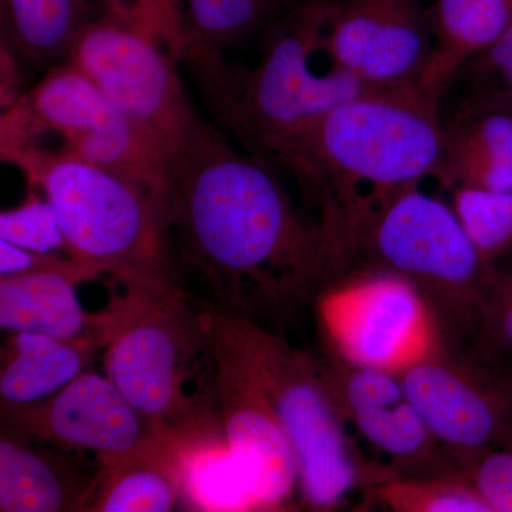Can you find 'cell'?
Returning a JSON list of instances; mask_svg holds the SVG:
<instances>
[{
  "instance_id": "obj_29",
  "label": "cell",
  "mask_w": 512,
  "mask_h": 512,
  "mask_svg": "<svg viewBox=\"0 0 512 512\" xmlns=\"http://www.w3.org/2000/svg\"><path fill=\"white\" fill-rule=\"evenodd\" d=\"M487 338L512 353V264L501 271L491 266L480 311Z\"/></svg>"
},
{
  "instance_id": "obj_11",
  "label": "cell",
  "mask_w": 512,
  "mask_h": 512,
  "mask_svg": "<svg viewBox=\"0 0 512 512\" xmlns=\"http://www.w3.org/2000/svg\"><path fill=\"white\" fill-rule=\"evenodd\" d=\"M2 413L9 430L89 451L100 468L117 466L177 439L173 430L138 412L109 377L90 369L46 402Z\"/></svg>"
},
{
  "instance_id": "obj_34",
  "label": "cell",
  "mask_w": 512,
  "mask_h": 512,
  "mask_svg": "<svg viewBox=\"0 0 512 512\" xmlns=\"http://www.w3.org/2000/svg\"><path fill=\"white\" fill-rule=\"evenodd\" d=\"M508 446H512V441H511V443H510V444H508Z\"/></svg>"
},
{
  "instance_id": "obj_26",
  "label": "cell",
  "mask_w": 512,
  "mask_h": 512,
  "mask_svg": "<svg viewBox=\"0 0 512 512\" xmlns=\"http://www.w3.org/2000/svg\"><path fill=\"white\" fill-rule=\"evenodd\" d=\"M453 208L488 265L512 254V191L454 188Z\"/></svg>"
},
{
  "instance_id": "obj_12",
  "label": "cell",
  "mask_w": 512,
  "mask_h": 512,
  "mask_svg": "<svg viewBox=\"0 0 512 512\" xmlns=\"http://www.w3.org/2000/svg\"><path fill=\"white\" fill-rule=\"evenodd\" d=\"M434 49L420 0H335L323 55L375 89L419 86Z\"/></svg>"
},
{
  "instance_id": "obj_15",
  "label": "cell",
  "mask_w": 512,
  "mask_h": 512,
  "mask_svg": "<svg viewBox=\"0 0 512 512\" xmlns=\"http://www.w3.org/2000/svg\"><path fill=\"white\" fill-rule=\"evenodd\" d=\"M325 372L346 423L370 446L400 468L439 466L440 444L410 400L402 376L336 360Z\"/></svg>"
},
{
  "instance_id": "obj_31",
  "label": "cell",
  "mask_w": 512,
  "mask_h": 512,
  "mask_svg": "<svg viewBox=\"0 0 512 512\" xmlns=\"http://www.w3.org/2000/svg\"><path fill=\"white\" fill-rule=\"evenodd\" d=\"M464 70L488 83L484 90L512 94V22L500 39Z\"/></svg>"
},
{
  "instance_id": "obj_4",
  "label": "cell",
  "mask_w": 512,
  "mask_h": 512,
  "mask_svg": "<svg viewBox=\"0 0 512 512\" xmlns=\"http://www.w3.org/2000/svg\"><path fill=\"white\" fill-rule=\"evenodd\" d=\"M335 0H303L266 39L254 69L234 79L220 56L195 62L222 119L255 156L272 157L340 104L373 92L355 74L315 69Z\"/></svg>"
},
{
  "instance_id": "obj_28",
  "label": "cell",
  "mask_w": 512,
  "mask_h": 512,
  "mask_svg": "<svg viewBox=\"0 0 512 512\" xmlns=\"http://www.w3.org/2000/svg\"><path fill=\"white\" fill-rule=\"evenodd\" d=\"M0 239L39 254H66L59 215L52 202L30 191L25 201L0 214Z\"/></svg>"
},
{
  "instance_id": "obj_20",
  "label": "cell",
  "mask_w": 512,
  "mask_h": 512,
  "mask_svg": "<svg viewBox=\"0 0 512 512\" xmlns=\"http://www.w3.org/2000/svg\"><path fill=\"white\" fill-rule=\"evenodd\" d=\"M0 375L2 409H26L62 392L89 370L100 350L97 340L60 339L40 333H12Z\"/></svg>"
},
{
  "instance_id": "obj_27",
  "label": "cell",
  "mask_w": 512,
  "mask_h": 512,
  "mask_svg": "<svg viewBox=\"0 0 512 512\" xmlns=\"http://www.w3.org/2000/svg\"><path fill=\"white\" fill-rule=\"evenodd\" d=\"M103 18L150 37L175 60L190 50V30L184 0H97Z\"/></svg>"
},
{
  "instance_id": "obj_1",
  "label": "cell",
  "mask_w": 512,
  "mask_h": 512,
  "mask_svg": "<svg viewBox=\"0 0 512 512\" xmlns=\"http://www.w3.org/2000/svg\"><path fill=\"white\" fill-rule=\"evenodd\" d=\"M167 212L175 254L225 311L301 301L332 266L322 224L205 121L171 160Z\"/></svg>"
},
{
  "instance_id": "obj_13",
  "label": "cell",
  "mask_w": 512,
  "mask_h": 512,
  "mask_svg": "<svg viewBox=\"0 0 512 512\" xmlns=\"http://www.w3.org/2000/svg\"><path fill=\"white\" fill-rule=\"evenodd\" d=\"M207 326L222 430L251 474L261 511L284 510L298 490L295 457L284 427L245 360L208 320Z\"/></svg>"
},
{
  "instance_id": "obj_18",
  "label": "cell",
  "mask_w": 512,
  "mask_h": 512,
  "mask_svg": "<svg viewBox=\"0 0 512 512\" xmlns=\"http://www.w3.org/2000/svg\"><path fill=\"white\" fill-rule=\"evenodd\" d=\"M178 474L188 510L261 511L251 474L214 420L178 434Z\"/></svg>"
},
{
  "instance_id": "obj_30",
  "label": "cell",
  "mask_w": 512,
  "mask_h": 512,
  "mask_svg": "<svg viewBox=\"0 0 512 512\" xmlns=\"http://www.w3.org/2000/svg\"><path fill=\"white\" fill-rule=\"evenodd\" d=\"M467 476L491 512H512V446L488 451L468 468Z\"/></svg>"
},
{
  "instance_id": "obj_25",
  "label": "cell",
  "mask_w": 512,
  "mask_h": 512,
  "mask_svg": "<svg viewBox=\"0 0 512 512\" xmlns=\"http://www.w3.org/2000/svg\"><path fill=\"white\" fill-rule=\"evenodd\" d=\"M373 495L396 512H491L467 473L392 476L377 483Z\"/></svg>"
},
{
  "instance_id": "obj_3",
  "label": "cell",
  "mask_w": 512,
  "mask_h": 512,
  "mask_svg": "<svg viewBox=\"0 0 512 512\" xmlns=\"http://www.w3.org/2000/svg\"><path fill=\"white\" fill-rule=\"evenodd\" d=\"M19 168L59 215L67 255L124 289L180 291L167 201L146 187L86 161L25 151L3 161Z\"/></svg>"
},
{
  "instance_id": "obj_14",
  "label": "cell",
  "mask_w": 512,
  "mask_h": 512,
  "mask_svg": "<svg viewBox=\"0 0 512 512\" xmlns=\"http://www.w3.org/2000/svg\"><path fill=\"white\" fill-rule=\"evenodd\" d=\"M410 400L441 448L470 468L512 441V390L463 369L443 353L403 373Z\"/></svg>"
},
{
  "instance_id": "obj_10",
  "label": "cell",
  "mask_w": 512,
  "mask_h": 512,
  "mask_svg": "<svg viewBox=\"0 0 512 512\" xmlns=\"http://www.w3.org/2000/svg\"><path fill=\"white\" fill-rule=\"evenodd\" d=\"M66 62L89 77L170 163L202 123L174 57L136 30L107 18L93 19L74 40Z\"/></svg>"
},
{
  "instance_id": "obj_21",
  "label": "cell",
  "mask_w": 512,
  "mask_h": 512,
  "mask_svg": "<svg viewBox=\"0 0 512 512\" xmlns=\"http://www.w3.org/2000/svg\"><path fill=\"white\" fill-rule=\"evenodd\" d=\"M96 477V476H94ZM93 478L69 473L49 454L40 453L16 431L0 439V511H86Z\"/></svg>"
},
{
  "instance_id": "obj_22",
  "label": "cell",
  "mask_w": 512,
  "mask_h": 512,
  "mask_svg": "<svg viewBox=\"0 0 512 512\" xmlns=\"http://www.w3.org/2000/svg\"><path fill=\"white\" fill-rule=\"evenodd\" d=\"M180 501L177 436L168 446L100 468L86 511L168 512Z\"/></svg>"
},
{
  "instance_id": "obj_19",
  "label": "cell",
  "mask_w": 512,
  "mask_h": 512,
  "mask_svg": "<svg viewBox=\"0 0 512 512\" xmlns=\"http://www.w3.org/2000/svg\"><path fill=\"white\" fill-rule=\"evenodd\" d=\"M434 49L419 86L440 101L450 83L484 55L512 22V0H434Z\"/></svg>"
},
{
  "instance_id": "obj_2",
  "label": "cell",
  "mask_w": 512,
  "mask_h": 512,
  "mask_svg": "<svg viewBox=\"0 0 512 512\" xmlns=\"http://www.w3.org/2000/svg\"><path fill=\"white\" fill-rule=\"evenodd\" d=\"M439 107L420 86L373 90L340 104L271 157L322 204L330 254L379 202L437 177Z\"/></svg>"
},
{
  "instance_id": "obj_32",
  "label": "cell",
  "mask_w": 512,
  "mask_h": 512,
  "mask_svg": "<svg viewBox=\"0 0 512 512\" xmlns=\"http://www.w3.org/2000/svg\"><path fill=\"white\" fill-rule=\"evenodd\" d=\"M18 53L8 45L2 42V89H0V103L3 111L8 110L20 99L18 94V62H16Z\"/></svg>"
},
{
  "instance_id": "obj_17",
  "label": "cell",
  "mask_w": 512,
  "mask_h": 512,
  "mask_svg": "<svg viewBox=\"0 0 512 512\" xmlns=\"http://www.w3.org/2000/svg\"><path fill=\"white\" fill-rule=\"evenodd\" d=\"M437 178L451 190L512 191V114L474 100L444 127Z\"/></svg>"
},
{
  "instance_id": "obj_33",
  "label": "cell",
  "mask_w": 512,
  "mask_h": 512,
  "mask_svg": "<svg viewBox=\"0 0 512 512\" xmlns=\"http://www.w3.org/2000/svg\"><path fill=\"white\" fill-rule=\"evenodd\" d=\"M476 100L512 114V94L497 92V90H483Z\"/></svg>"
},
{
  "instance_id": "obj_7",
  "label": "cell",
  "mask_w": 512,
  "mask_h": 512,
  "mask_svg": "<svg viewBox=\"0 0 512 512\" xmlns=\"http://www.w3.org/2000/svg\"><path fill=\"white\" fill-rule=\"evenodd\" d=\"M111 301L117 325L103 350L104 375L147 419L187 433L208 417L185 394L192 360L208 348L207 316L183 289H124Z\"/></svg>"
},
{
  "instance_id": "obj_8",
  "label": "cell",
  "mask_w": 512,
  "mask_h": 512,
  "mask_svg": "<svg viewBox=\"0 0 512 512\" xmlns=\"http://www.w3.org/2000/svg\"><path fill=\"white\" fill-rule=\"evenodd\" d=\"M365 254L372 268L406 276L424 292L480 311L491 266L454 211L420 184L379 202L350 235L342 259Z\"/></svg>"
},
{
  "instance_id": "obj_24",
  "label": "cell",
  "mask_w": 512,
  "mask_h": 512,
  "mask_svg": "<svg viewBox=\"0 0 512 512\" xmlns=\"http://www.w3.org/2000/svg\"><path fill=\"white\" fill-rule=\"evenodd\" d=\"M284 0H184L190 30V50L221 55V50L254 33L274 15Z\"/></svg>"
},
{
  "instance_id": "obj_16",
  "label": "cell",
  "mask_w": 512,
  "mask_h": 512,
  "mask_svg": "<svg viewBox=\"0 0 512 512\" xmlns=\"http://www.w3.org/2000/svg\"><path fill=\"white\" fill-rule=\"evenodd\" d=\"M80 276L37 271L0 278V326L10 333H40L60 339L97 340L107 346L117 325V313H87L77 296Z\"/></svg>"
},
{
  "instance_id": "obj_6",
  "label": "cell",
  "mask_w": 512,
  "mask_h": 512,
  "mask_svg": "<svg viewBox=\"0 0 512 512\" xmlns=\"http://www.w3.org/2000/svg\"><path fill=\"white\" fill-rule=\"evenodd\" d=\"M25 151L86 161L167 200L170 158L69 62L53 67L2 113V161Z\"/></svg>"
},
{
  "instance_id": "obj_5",
  "label": "cell",
  "mask_w": 512,
  "mask_h": 512,
  "mask_svg": "<svg viewBox=\"0 0 512 512\" xmlns=\"http://www.w3.org/2000/svg\"><path fill=\"white\" fill-rule=\"evenodd\" d=\"M202 308L211 328L245 360L274 407L292 447L298 491L306 507L335 510L363 484L373 488L390 477L359 460L325 367L251 316L210 303Z\"/></svg>"
},
{
  "instance_id": "obj_9",
  "label": "cell",
  "mask_w": 512,
  "mask_h": 512,
  "mask_svg": "<svg viewBox=\"0 0 512 512\" xmlns=\"http://www.w3.org/2000/svg\"><path fill=\"white\" fill-rule=\"evenodd\" d=\"M316 309L323 336L343 365L402 376L443 353L429 296L396 272H357L320 293Z\"/></svg>"
},
{
  "instance_id": "obj_23",
  "label": "cell",
  "mask_w": 512,
  "mask_h": 512,
  "mask_svg": "<svg viewBox=\"0 0 512 512\" xmlns=\"http://www.w3.org/2000/svg\"><path fill=\"white\" fill-rule=\"evenodd\" d=\"M2 42L30 62H66L74 40L92 22V0H0Z\"/></svg>"
}]
</instances>
